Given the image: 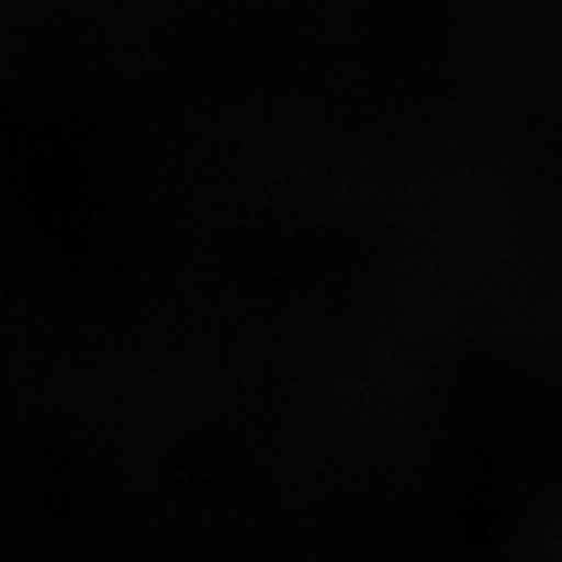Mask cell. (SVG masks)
I'll use <instances>...</instances> for the list:
<instances>
[]
</instances>
